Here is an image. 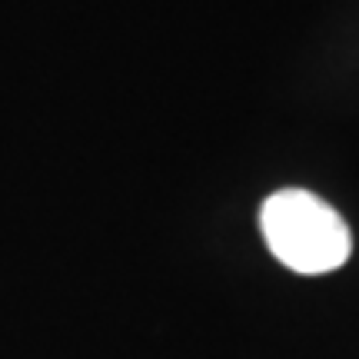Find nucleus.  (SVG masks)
Masks as SVG:
<instances>
[{"label":"nucleus","instance_id":"obj_1","mask_svg":"<svg viewBox=\"0 0 359 359\" xmlns=\"http://www.w3.org/2000/svg\"><path fill=\"white\" fill-rule=\"evenodd\" d=\"M259 230L269 253L286 269L303 276L333 273L353 253L346 219L323 196L299 187L269 193L259 206Z\"/></svg>","mask_w":359,"mask_h":359}]
</instances>
